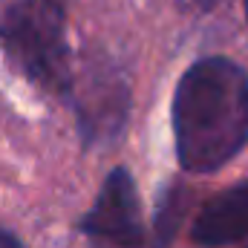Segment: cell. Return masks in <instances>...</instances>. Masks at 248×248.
I'll use <instances>...</instances> for the list:
<instances>
[{
  "label": "cell",
  "instance_id": "1",
  "mask_svg": "<svg viewBox=\"0 0 248 248\" xmlns=\"http://www.w3.org/2000/svg\"><path fill=\"white\" fill-rule=\"evenodd\" d=\"M179 165L211 173L248 141V75L228 58H205L182 75L173 95Z\"/></svg>",
  "mask_w": 248,
  "mask_h": 248
},
{
  "label": "cell",
  "instance_id": "2",
  "mask_svg": "<svg viewBox=\"0 0 248 248\" xmlns=\"http://www.w3.org/2000/svg\"><path fill=\"white\" fill-rule=\"evenodd\" d=\"M69 0H12L0 15V44L15 66L49 93L72 84L66 49Z\"/></svg>",
  "mask_w": 248,
  "mask_h": 248
},
{
  "label": "cell",
  "instance_id": "3",
  "mask_svg": "<svg viewBox=\"0 0 248 248\" xmlns=\"http://www.w3.org/2000/svg\"><path fill=\"white\" fill-rule=\"evenodd\" d=\"M81 231L95 248H141L144 231L133 176L116 168L101 187L95 205L81 219Z\"/></svg>",
  "mask_w": 248,
  "mask_h": 248
},
{
  "label": "cell",
  "instance_id": "4",
  "mask_svg": "<svg viewBox=\"0 0 248 248\" xmlns=\"http://www.w3.org/2000/svg\"><path fill=\"white\" fill-rule=\"evenodd\" d=\"M190 237L196 246L205 248H222L248 237V182L208 199L193 219Z\"/></svg>",
  "mask_w": 248,
  "mask_h": 248
},
{
  "label": "cell",
  "instance_id": "5",
  "mask_svg": "<svg viewBox=\"0 0 248 248\" xmlns=\"http://www.w3.org/2000/svg\"><path fill=\"white\" fill-rule=\"evenodd\" d=\"M182 214H185V196H168L162 214L156 217V243H153V248L168 246V240L173 237V231H176Z\"/></svg>",
  "mask_w": 248,
  "mask_h": 248
},
{
  "label": "cell",
  "instance_id": "6",
  "mask_svg": "<svg viewBox=\"0 0 248 248\" xmlns=\"http://www.w3.org/2000/svg\"><path fill=\"white\" fill-rule=\"evenodd\" d=\"M0 248H23V246H20V240L15 234H9V231L0 228Z\"/></svg>",
  "mask_w": 248,
  "mask_h": 248
},
{
  "label": "cell",
  "instance_id": "7",
  "mask_svg": "<svg viewBox=\"0 0 248 248\" xmlns=\"http://www.w3.org/2000/svg\"><path fill=\"white\" fill-rule=\"evenodd\" d=\"M187 3H190L193 9H199V12H208V9H214L219 0H187Z\"/></svg>",
  "mask_w": 248,
  "mask_h": 248
},
{
  "label": "cell",
  "instance_id": "8",
  "mask_svg": "<svg viewBox=\"0 0 248 248\" xmlns=\"http://www.w3.org/2000/svg\"><path fill=\"white\" fill-rule=\"evenodd\" d=\"M243 3H246V15H248V0H243Z\"/></svg>",
  "mask_w": 248,
  "mask_h": 248
}]
</instances>
